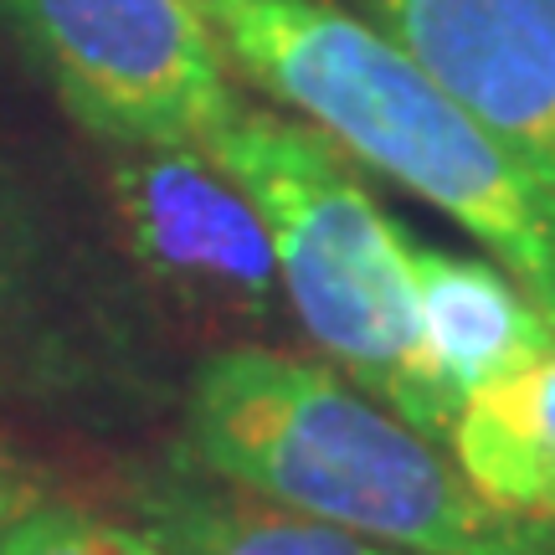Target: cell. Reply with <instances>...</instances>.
Instances as JSON below:
<instances>
[{"label": "cell", "mask_w": 555, "mask_h": 555, "mask_svg": "<svg viewBox=\"0 0 555 555\" xmlns=\"http://www.w3.org/2000/svg\"><path fill=\"white\" fill-rule=\"evenodd\" d=\"M185 463L406 555H555V519L483 499L457 457L283 345L206 350L180 401Z\"/></svg>", "instance_id": "obj_1"}, {"label": "cell", "mask_w": 555, "mask_h": 555, "mask_svg": "<svg viewBox=\"0 0 555 555\" xmlns=\"http://www.w3.org/2000/svg\"><path fill=\"white\" fill-rule=\"evenodd\" d=\"M191 5L237 78L457 221L555 324V196L386 31L339 0Z\"/></svg>", "instance_id": "obj_2"}, {"label": "cell", "mask_w": 555, "mask_h": 555, "mask_svg": "<svg viewBox=\"0 0 555 555\" xmlns=\"http://www.w3.org/2000/svg\"><path fill=\"white\" fill-rule=\"evenodd\" d=\"M201 150L258 206L288 314L314 339L319 360L448 448L457 401L442 391L422 350L401 253L406 227L376 206L356 159L304 119L247 93L201 139Z\"/></svg>", "instance_id": "obj_3"}, {"label": "cell", "mask_w": 555, "mask_h": 555, "mask_svg": "<svg viewBox=\"0 0 555 555\" xmlns=\"http://www.w3.org/2000/svg\"><path fill=\"white\" fill-rule=\"evenodd\" d=\"M0 31L93 144H196L242 99L191 0H0Z\"/></svg>", "instance_id": "obj_4"}, {"label": "cell", "mask_w": 555, "mask_h": 555, "mask_svg": "<svg viewBox=\"0 0 555 555\" xmlns=\"http://www.w3.org/2000/svg\"><path fill=\"white\" fill-rule=\"evenodd\" d=\"M139 278L217 345H278L288 298L268 227L196 144H93Z\"/></svg>", "instance_id": "obj_5"}, {"label": "cell", "mask_w": 555, "mask_h": 555, "mask_svg": "<svg viewBox=\"0 0 555 555\" xmlns=\"http://www.w3.org/2000/svg\"><path fill=\"white\" fill-rule=\"evenodd\" d=\"M555 196V0H339Z\"/></svg>", "instance_id": "obj_6"}, {"label": "cell", "mask_w": 555, "mask_h": 555, "mask_svg": "<svg viewBox=\"0 0 555 555\" xmlns=\"http://www.w3.org/2000/svg\"><path fill=\"white\" fill-rule=\"evenodd\" d=\"M401 253L427 365L457 406L555 350L551 314L499 262L416 242L412 232H401Z\"/></svg>", "instance_id": "obj_7"}, {"label": "cell", "mask_w": 555, "mask_h": 555, "mask_svg": "<svg viewBox=\"0 0 555 555\" xmlns=\"http://www.w3.org/2000/svg\"><path fill=\"white\" fill-rule=\"evenodd\" d=\"M159 555H406L330 519L237 489L185 457L129 483L124 509Z\"/></svg>", "instance_id": "obj_8"}, {"label": "cell", "mask_w": 555, "mask_h": 555, "mask_svg": "<svg viewBox=\"0 0 555 555\" xmlns=\"http://www.w3.org/2000/svg\"><path fill=\"white\" fill-rule=\"evenodd\" d=\"M448 453L483 499L555 519V350L463 401Z\"/></svg>", "instance_id": "obj_9"}, {"label": "cell", "mask_w": 555, "mask_h": 555, "mask_svg": "<svg viewBox=\"0 0 555 555\" xmlns=\"http://www.w3.org/2000/svg\"><path fill=\"white\" fill-rule=\"evenodd\" d=\"M62 247L37 191L0 155V376H41L57 350Z\"/></svg>", "instance_id": "obj_10"}, {"label": "cell", "mask_w": 555, "mask_h": 555, "mask_svg": "<svg viewBox=\"0 0 555 555\" xmlns=\"http://www.w3.org/2000/svg\"><path fill=\"white\" fill-rule=\"evenodd\" d=\"M0 555H159L129 515L47 494L0 525Z\"/></svg>", "instance_id": "obj_11"}, {"label": "cell", "mask_w": 555, "mask_h": 555, "mask_svg": "<svg viewBox=\"0 0 555 555\" xmlns=\"http://www.w3.org/2000/svg\"><path fill=\"white\" fill-rule=\"evenodd\" d=\"M57 494V483H52V474H47V463L41 457H31L21 442H11V437L0 433V525L11 515H21L26 504H37V499Z\"/></svg>", "instance_id": "obj_12"}]
</instances>
